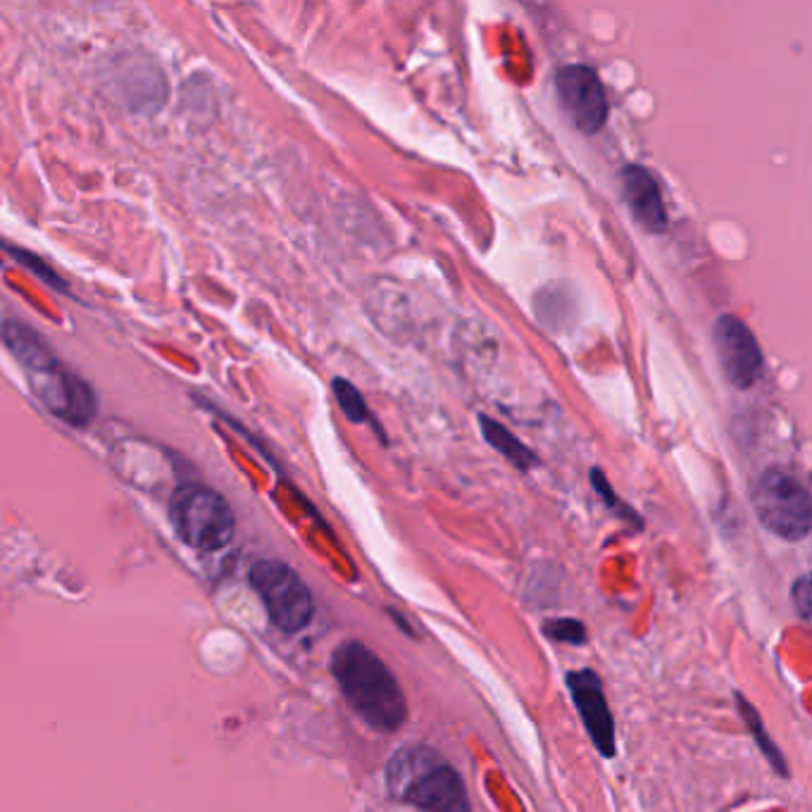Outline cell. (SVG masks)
Listing matches in <instances>:
<instances>
[{"label": "cell", "mask_w": 812, "mask_h": 812, "mask_svg": "<svg viewBox=\"0 0 812 812\" xmlns=\"http://www.w3.org/2000/svg\"><path fill=\"white\" fill-rule=\"evenodd\" d=\"M332 674L348 708L367 727L394 734L408 720V701L396 674L361 641H344L332 653Z\"/></svg>", "instance_id": "obj_1"}, {"label": "cell", "mask_w": 812, "mask_h": 812, "mask_svg": "<svg viewBox=\"0 0 812 812\" xmlns=\"http://www.w3.org/2000/svg\"><path fill=\"white\" fill-rule=\"evenodd\" d=\"M3 338L20 361L31 392L45 408L72 427H87L99 413L93 388L64 367L53 348L27 324L6 322Z\"/></svg>", "instance_id": "obj_2"}, {"label": "cell", "mask_w": 812, "mask_h": 812, "mask_svg": "<svg viewBox=\"0 0 812 812\" xmlns=\"http://www.w3.org/2000/svg\"><path fill=\"white\" fill-rule=\"evenodd\" d=\"M386 789L415 812H473L463 777L425 743H405L392 755L386 762Z\"/></svg>", "instance_id": "obj_3"}, {"label": "cell", "mask_w": 812, "mask_h": 812, "mask_svg": "<svg viewBox=\"0 0 812 812\" xmlns=\"http://www.w3.org/2000/svg\"><path fill=\"white\" fill-rule=\"evenodd\" d=\"M172 525L182 541L196 550H220L234 539V512L217 491L186 484L172 496Z\"/></svg>", "instance_id": "obj_4"}, {"label": "cell", "mask_w": 812, "mask_h": 812, "mask_svg": "<svg viewBox=\"0 0 812 812\" xmlns=\"http://www.w3.org/2000/svg\"><path fill=\"white\" fill-rule=\"evenodd\" d=\"M753 508L760 525L784 541H803L812 525L805 486L784 469H765L753 484Z\"/></svg>", "instance_id": "obj_5"}, {"label": "cell", "mask_w": 812, "mask_h": 812, "mask_svg": "<svg viewBox=\"0 0 812 812\" xmlns=\"http://www.w3.org/2000/svg\"><path fill=\"white\" fill-rule=\"evenodd\" d=\"M248 579L274 627L286 635H296L311 625L315 615L313 593L288 565L280 560H260L251 567Z\"/></svg>", "instance_id": "obj_6"}, {"label": "cell", "mask_w": 812, "mask_h": 812, "mask_svg": "<svg viewBox=\"0 0 812 812\" xmlns=\"http://www.w3.org/2000/svg\"><path fill=\"white\" fill-rule=\"evenodd\" d=\"M556 91L567 118L583 134H598L608 122V99L598 74L587 64H567L556 77Z\"/></svg>", "instance_id": "obj_7"}, {"label": "cell", "mask_w": 812, "mask_h": 812, "mask_svg": "<svg viewBox=\"0 0 812 812\" xmlns=\"http://www.w3.org/2000/svg\"><path fill=\"white\" fill-rule=\"evenodd\" d=\"M712 344L729 384L751 388L762 372V351L755 336L734 315H722L712 324Z\"/></svg>", "instance_id": "obj_8"}, {"label": "cell", "mask_w": 812, "mask_h": 812, "mask_svg": "<svg viewBox=\"0 0 812 812\" xmlns=\"http://www.w3.org/2000/svg\"><path fill=\"white\" fill-rule=\"evenodd\" d=\"M567 691L572 696V703L579 712V720L587 729V734L591 739V743L596 745V751L603 758H615L617 753V741H615V720H612V710L608 706V698L603 691V681L600 677L583 668V670H572L565 679Z\"/></svg>", "instance_id": "obj_9"}, {"label": "cell", "mask_w": 812, "mask_h": 812, "mask_svg": "<svg viewBox=\"0 0 812 812\" xmlns=\"http://www.w3.org/2000/svg\"><path fill=\"white\" fill-rule=\"evenodd\" d=\"M622 196L635 217L646 232L660 234L668 230V213L660 196V186L656 176L641 165H627L620 174Z\"/></svg>", "instance_id": "obj_10"}, {"label": "cell", "mask_w": 812, "mask_h": 812, "mask_svg": "<svg viewBox=\"0 0 812 812\" xmlns=\"http://www.w3.org/2000/svg\"><path fill=\"white\" fill-rule=\"evenodd\" d=\"M479 425H481L486 444L494 446L500 453V456L506 458V460H510L517 469H522V473H527V469L539 465V458H536L534 453L525 444H519V438L512 432H508L506 427L498 425L496 419L481 417Z\"/></svg>", "instance_id": "obj_11"}, {"label": "cell", "mask_w": 812, "mask_h": 812, "mask_svg": "<svg viewBox=\"0 0 812 812\" xmlns=\"http://www.w3.org/2000/svg\"><path fill=\"white\" fill-rule=\"evenodd\" d=\"M734 701H737V706H739V712H741V718H743L745 727H749V732H751L753 741L758 743V749L762 751V755L768 758V762L772 765V770H774L779 777L789 779V765H786V760H784L782 751H779V745L768 737V729H765V724H762V720H760V712H758L749 701H745V696H743V693H739V691L734 693Z\"/></svg>", "instance_id": "obj_12"}, {"label": "cell", "mask_w": 812, "mask_h": 812, "mask_svg": "<svg viewBox=\"0 0 812 812\" xmlns=\"http://www.w3.org/2000/svg\"><path fill=\"white\" fill-rule=\"evenodd\" d=\"M541 631L550 639L558 643H570V646H581L587 643V627H583L575 617H556V620H546L541 625Z\"/></svg>", "instance_id": "obj_13"}, {"label": "cell", "mask_w": 812, "mask_h": 812, "mask_svg": "<svg viewBox=\"0 0 812 812\" xmlns=\"http://www.w3.org/2000/svg\"><path fill=\"white\" fill-rule=\"evenodd\" d=\"M334 394H336V400L341 405V410H344V415L355 422V425H363V422L367 419V405L363 400V394L357 392V388L348 382V379H334Z\"/></svg>", "instance_id": "obj_14"}, {"label": "cell", "mask_w": 812, "mask_h": 812, "mask_svg": "<svg viewBox=\"0 0 812 812\" xmlns=\"http://www.w3.org/2000/svg\"><path fill=\"white\" fill-rule=\"evenodd\" d=\"M791 598H793V608L801 615V620L808 622L810 620V577L808 575L793 581Z\"/></svg>", "instance_id": "obj_15"}, {"label": "cell", "mask_w": 812, "mask_h": 812, "mask_svg": "<svg viewBox=\"0 0 812 812\" xmlns=\"http://www.w3.org/2000/svg\"><path fill=\"white\" fill-rule=\"evenodd\" d=\"M12 253V257L14 260H20V263H27L29 265V270L31 272H34L37 274V277H43L48 284H53L55 288H62L64 284L55 277V274L51 272V270H48L43 263H41V260L39 257H34V255H29V253H24V251H10Z\"/></svg>", "instance_id": "obj_16"}]
</instances>
